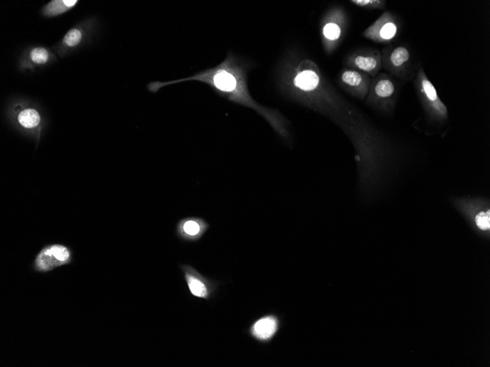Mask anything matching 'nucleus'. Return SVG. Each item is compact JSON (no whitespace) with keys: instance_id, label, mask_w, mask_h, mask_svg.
Here are the masks:
<instances>
[{"instance_id":"6e6552de","label":"nucleus","mask_w":490,"mask_h":367,"mask_svg":"<svg viewBox=\"0 0 490 367\" xmlns=\"http://www.w3.org/2000/svg\"><path fill=\"white\" fill-rule=\"evenodd\" d=\"M346 63L350 69L374 76L381 69V54L376 50L357 51L348 57Z\"/></svg>"},{"instance_id":"9b49d317","label":"nucleus","mask_w":490,"mask_h":367,"mask_svg":"<svg viewBox=\"0 0 490 367\" xmlns=\"http://www.w3.org/2000/svg\"><path fill=\"white\" fill-rule=\"evenodd\" d=\"M279 320L275 316H267L259 319L251 328V334L258 341L268 342L274 337L279 329Z\"/></svg>"},{"instance_id":"0eeeda50","label":"nucleus","mask_w":490,"mask_h":367,"mask_svg":"<svg viewBox=\"0 0 490 367\" xmlns=\"http://www.w3.org/2000/svg\"><path fill=\"white\" fill-rule=\"evenodd\" d=\"M340 85L354 97L364 100L368 94L372 79L370 76L352 69L343 70L339 76Z\"/></svg>"},{"instance_id":"2eb2a0df","label":"nucleus","mask_w":490,"mask_h":367,"mask_svg":"<svg viewBox=\"0 0 490 367\" xmlns=\"http://www.w3.org/2000/svg\"><path fill=\"white\" fill-rule=\"evenodd\" d=\"M410 58L409 51L405 47H398L393 50L390 56L391 63L395 67H401L406 63Z\"/></svg>"},{"instance_id":"f03ea898","label":"nucleus","mask_w":490,"mask_h":367,"mask_svg":"<svg viewBox=\"0 0 490 367\" xmlns=\"http://www.w3.org/2000/svg\"><path fill=\"white\" fill-rule=\"evenodd\" d=\"M254 65L237 54L229 51L226 59L211 69L194 75L174 81H155L149 85V90L156 92L161 88L188 81H198L213 90L222 98L254 110L268 122V124L288 144L291 142V136L287 120L275 108L259 104L252 97L248 88V73Z\"/></svg>"},{"instance_id":"f3484780","label":"nucleus","mask_w":490,"mask_h":367,"mask_svg":"<svg viewBox=\"0 0 490 367\" xmlns=\"http://www.w3.org/2000/svg\"><path fill=\"white\" fill-rule=\"evenodd\" d=\"M351 3L356 6L366 9H383L385 7V2L379 0H352Z\"/></svg>"},{"instance_id":"ddd939ff","label":"nucleus","mask_w":490,"mask_h":367,"mask_svg":"<svg viewBox=\"0 0 490 367\" xmlns=\"http://www.w3.org/2000/svg\"><path fill=\"white\" fill-rule=\"evenodd\" d=\"M19 124L25 129H33L37 127L41 117L34 108H25L18 116Z\"/></svg>"},{"instance_id":"1a4fd4ad","label":"nucleus","mask_w":490,"mask_h":367,"mask_svg":"<svg viewBox=\"0 0 490 367\" xmlns=\"http://www.w3.org/2000/svg\"><path fill=\"white\" fill-rule=\"evenodd\" d=\"M397 33V26L392 21L389 13H384L374 24L370 25L364 33L366 38L378 43H386L392 40Z\"/></svg>"},{"instance_id":"4468645a","label":"nucleus","mask_w":490,"mask_h":367,"mask_svg":"<svg viewBox=\"0 0 490 367\" xmlns=\"http://www.w3.org/2000/svg\"><path fill=\"white\" fill-rule=\"evenodd\" d=\"M186 279L190 292L193 295L199 297H206L208 296L207 288L202 281L189 273L186 274Z\"/></svg>"},{"instance_id":"9d476101","label":"nucleus","mask_w":490,"mask_h":367,"mask_svg":"<svg viewBox=\"0 0 490 367\" xmlns=\"http://www.w3.org/2000/svg\"><path fill=\"white\" fill-rule=\"evenodd\" d=\"M208 227V224L202 219L188 218L179 223L177 233L185 240L195 241L203 236Z\"/></svg>"},{"instance_id":"dca6fc26","label":"nucleus","mask_w":490,"mask_h":367,"mask_svg":"<svg viewBox=\"0 0 490 367\" xmlns=\"http://www.w3.org/2000/svg\"><path fill=\"white\" fill-rule=\"evenodd\" d=\"M82 38L81 31L74 28L66 33L63 38V44L69 47H75L81 42Z\"/></svg>"},{"instance_id":"f257e3e1","label":"nucleus","mask_w":490,"mask_h":367,"mask_svg":"<svg viewBox=\"0 0 490 367\" xmlns=\"http://www.w3.org/2000/svg\"><path fill=\"white\" fill-rule=\"evenodd\" d=\"M281 67L278 85L285 96L335 121L350 136L357 151L372 143L375 137L364 119L325 89L322 74L313 61L293 58Z\"/></svg>"},{"instance_id":"a211bd4d","label":"nucleus","mask_w":490,"mask_h":367,"mask_svg":"<svg viewBox=\"0 0 490 367\" xmlns=\"http://www.w3.org/2000/svg\"><path fill=\"white\" fill-rule=\"evenodd\" d=\"M31 58L35 64H44L48 61L49 53L44 48H35L31 52Z\"/></svg>"},{"instance_id":"7ed1b4c3","label":"nucleus","mask_w":490,"mask_h":367,"mask_svg":"<svg viewBox=\"0 0 490 367\" xmlns=\"http://www.w3.org/2000/svg\"><path fill=\"white\" fill-rule=\"evenodd\" d=\"M346 13L341 8L331 9L321 24V38L327 54L333 53L345 34Z\"/></svg>"},{"instance_id":"f8f14e48","label":"nucleus","mask_w":490,"mask_h":367,"mask_svg":"<svg viewBox=\"0 0 490 367\" xmlns=\"http://www.w3.org/2000/svg\"><path fill=\"white\" fill-rule=\"evenodd\" d=\"M76 0H57L50 2L44 8L45 15L55 17L69 10L77 4Z\"/></svg>"},{"instance_id":"20e7f679","label":"nucleus","mask_w":490,"mask_h":367,"mask_svg":"<svg viewBox=\"0 0 490 367\" xmlns=\"http://www.w3.org/2000/svg\"><path fill=\"white\" fill-rule=\"evenodd\" d=\"M418 90L423 106L428 116L433 120L443 122L448 118V110L441 100L431 81L420 70L418 74Z\"/></svg>"},{"instance_id":"423d86ee","label":"nucleus","mask_w":490,"mask_h":367,"mask_svg":"<svg viewBox=\"0 0 490 367\" xmlns=\"http://www.w3.org/2000/svg\"><path fill=\"white\" fill-rule=\"evenodd\" d=\"M70 250L63 245L55 244L45 247L38 254L35 268L40 272H48L71 261Z\"/></svg>"},{"instance_id":"39448f33","label":"nucleus","mask_w":490,"mask_h":367,"mask_svg":"<svg viewBox=\"0 0 490 367\" xmlns=\"http://www.w3.org/2000/svg\"><path fill=\"white\" fill-rule=\"evenodd\" d=\"M395 92L393 81L388 78H377L369 89L367 104L380 111L391 113L392 104L390 102Z\"/></svg>"}]
</instances>
